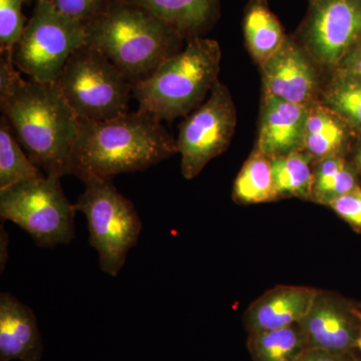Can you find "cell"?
Masks as SVG:
<instances>
[{
	"label": "cell",
	"instance_id": "obj_1",
	"mask_svg": "<svg viewBox=\"0 0 361 361\" xmlns=\"http://www.w3.org/2000/svg\"><path fill=\"white\" fill-rule=\"evenodd\" d=\"M0 110L20 146L45 175H70L80 118L56 82L23 80L13 51L0 56Z\"/></svg>",
	"mask_w": 361,
	"mask_h": 361
},
{
	"label": "cell",
	"instance_id": "obj_2",
	"mask_svg": "<svg viewBox=\"0 0 361 361\" xmlns=\"http://www.w3.org/2000/svg\"><path fill=\"white\" fill-rule=\"evenodd\" d=\"M178 153L176 140L153 116L135 113L103 121L80 120L70 175L87 182L145 171Z\"/></svg>",
	"mask_w": 361,
	"mask_h": 361
},
{
	"label": "cell",
	"instance_id": "obj_3",
	"mask_svg": "<svg viewBox=\"0 0 361 361\" xmlns=\"http://www.w3.org/2000/svg\"><path fill=\"white\" fill-rule=\"evenodd\" d=\"M85 44L103 52L132 84L144 80L184 49V37L128 0H113L106 13L85 23Z\"/></svg>",
	"mask_w": 361,
	"mask_h": 361
},
{
	"label": "cell",
	"instance_id": "obj_4",
	"mask_svg": "<svg viewBox=\"0 0 361 361\" xmlns=\"http://www.w3.org/2000/svg\"><path fill=\"white\" fill-rule=\"evenodd\" d=\"M222 51L219 42L203 37L187 39L180 52L153 73L133 84L139 111L158 121L187 116L208 99L218 82Z\"/></svg>",
	"mask_w": 361,
	"mask_h": 361
},
{
	"label": "cell",
	"instance_id": "obj_5",
	"mask_svg": "<svg viewBox=\"0 0 361 361\" xmlns=\"http://www.w3.org/2000/svg\"><path fill=\"white\" fill-rule=\"evenodd\" d=\"M54 82L80 121L103 122L129 111L132 82L90 45L71 54Z\"/></svg>",
	"mask_w": 361,
	"mask_h": 361
},
{
	"label": "cell",
	"instance_id": "obj_6",
	"mask_svg": "<svg viewBox=\"0 0 361 361\" xmlns=\"http://www.w3.org/2000/svg\"><path fill=\"white\" fill-rule=\"evenodd\" d=\"M85 185L75 210L87 218L90 244L99 254V268L109 276L116 277L128 253L139 241L141 218L111 179L90 180Z\"/></svg>",
	"mask_w": 361,
	"mask_h": 361
},
{
	"label": "cell",
	"instance_id": "obj_7",
	"mask_svg": "<svg viewBox=\"0 0 361 361\" xmlns=\"http://www.w3.org/2000/svg\"><path fill=\"white\" fill-rule=\"evenodd\" d=\"M61 178L44 175L0 190V217L32 237L40 248H54L75 238V205Z\"/></svg>",
	"mask_w": 361,
	"mask_h": 361
},
{
	"label": "cell",
	"instance_id": "obj_8",
	"mask_svg": "<svg viewBox=\"0 0 361 361\" xmlns=\"http://www.w3.org/2000/svg\"><path fill=\"white\" fill-rule=\"evenodd\" d=\"M85 44V23L59 13L51 0H39L14 47L13 61L28 78L54 82L71 54Z\"/></svg>",
	"mask_w": 361,
	"mask_h": 361
},
{
	"label": "cell",
	"instance_id": "obj_9",
	"mask_svg": "<svg viewBox=\"0 0 361 361\" xmlns=\"http://www.w3.org/2000/svg\"><path fill=\"white\" fill-rule=\"evenodd\" d=\"M236 126L237 111L230 90L218 80L208 99L180 125L176 145L185 179H194L209 161L224 153Z\"/></svg>",
	"mask_w": 361,
	"mask_h": 361
},
{
	"label": "cell",
	"instance_id": "obj_10",
	"mask_svg": "<svg viewBox=\"0 0 361 361\" xmlns=\"http://www.w3.org/2000/svg\"><path fill=\"white\" fill-rule=\"evenodd\" d=\"M295 39L318 68L334 73L361 40V0H311Z\"/></svg>",
	"mask_w": 361,
	"mask_h": 361
},
{
	"label": "cell",
	"instance_id": "obj_11",
	"mask_svg": "<svg viewBox=\"0 0 361 361\" xmlns=\"http://www.w3.org/2000/svg\"><path fill=\"white\" fill-rule=\"evenodd\" d=\"M260 68L263 96L307 108L322 102L318 66L295 37H287L282 47Z\"/></svg>",
	"mask_w": 361,
	"mask_h": 361
},
{
	"label": "cell",
	"instance_id": "obj_12",
	"mask_svg": "<svg viewBox=\"0 0 361 361\" xmlns=\"http://www.w3.org/2000/svg\"><path fill=\"white\" fill-rule=\"evenodd\" d=\"M299 324L310 348L337 355H350L357 349L360 334L357 306L334 292L318 289Z\"/></svg>",
	"mask_w": 361,
	"mask_h": 361
},
{
	"label": "cell",
	"instance_id": "obj_13",
	"mask_svg": "<svg viewBox=\"0 0 361 361\" xmlns=\"http://www.w3.org/2000/svg\"><path fill=\"white\" fill-rule=\"evenodd\" d=\"M307 106L263 96L255 149L271 160L300 151Z\"/></svg>",
	"mask_w": 361,
	"mask_h": 361
},
{
	"label": "cell",
	"instance_id": "obj_14",
	"mask_svg": "<svg viewBox=\"0 0 361 361\" xmlns=\"http://www.w3.org/2000/svg\"><path fill=\"white\" fill-rule=\"evenodd\" d=\"M318 289L278 285L251 303L244 314L248 334L283 329L300 322L314 300Z\"/></svg>",
	"mask_w": 361,
	"mask_h": 361
},
{
	"label": "cell",
	"instance_id": "obj_15",
	"mask_svg": "<svg viewBox=\"0 0 361 361\" xmlns=\"http://www.w3.org/2000/svg\"><path fill=\"white\" fill-rule=\"evenodd\" d=\"M44 343L37 316L8 292L0 294V361H39Z\"/></svg>",
	"mask_w": 361,
	"mask_h": 361
},
{
	"label": "cell",
	"instance_id": "obj_16",
	"mask_svg": "<svg viewBox=\"0 0 361 361\" xmlns=\"http://www.w3.org/2000/svg\"><path fill=\"white\" fill-rule=\"evenodd\" d=\"M167 23L185 39L202 37L219 18L221 0H128Z\"/></svg>",
	"mask_w": 361,
	"mask_h": 361
},
{
	"label": "cell",
	"instance_id": "obj_17",
	"mask_svg": "<svg viewBox=\"0 0 361 361\" xmlns=\"http://www.w3.org/2000/svg\"><path fill=\"white\" fill-rule=\"evenodd\" d=\"M348 126L336 111L318 102L308 110L302 151L316 161L342 155L348 139Z\"/></svg>",
	"mask_w": 361,
	"mask_h": 361
},
{
	"label": "cell",
	"instance_id": "obj_18",
	"mask_svg": "<svg viewBox=\"0 0 361 361\" xmlns=\"http://www.w3.org/2000/svg\"><path fill=\"white\" fill-rule=\"evenodd\" d=\"M243 32L247 49L259 66L270 59L288 37L267 0H249L244 13Z\"/></svg>",
	"mask_w": 361,
	"mask_h": 361
},
{
	"label": "cell",
	"instance_id": "obj_19",
	"mask_svg": "<svg viewBox=\"0 0 361 361\" xmlns=\"http://www.w3.org/2000/svg\"><path fill=\"white\" fill-rule=\"evenodd\" d=\"M247 348L253 361H296L310 348L299 323L249 334Z\"/></svg>",
	"mask_w": 361,
	"mask_h": 361
},
{
	"label": "cell",
	"instance_id": "obj_20",
	"mask_svg": "<svg viewBox=\"0 0 361 361\" xmlns=\"http://www.w3.org/2000/svg\"><path fill=\"white\" fill-rule=\"evenodd\" d=\"M233 199L243 205L279 199L275 190L270 158L254 149L235 180Z\"/></svg>",
	"mask_w": 361,
	"mask_h": 361
},
{
	"label": "cell",
	"instance_id": "obj_21",
	"mask_svg": "<svg viewBox=\"0 0 361 361\" xmlns=\"http://www.w3.org/2000/svg\"><path fill=\"white\" fill-rule=\"evenodd\" d=\"M312 161L302 149L273 159V178L279 198L297 197L310 200L314 176Z\"/></svg>",
	"mask_w": 361,
	"mask_h": 361
},
{
	"label": "cell",
	"instance_id": "obj_22",
	"mask_svg": "<svg viewBox=\"0 0 361 361\" xmlns=\"http://www.w3.org/2000/svg\"><path fill=\"white\" fill-rule=\"evenodd\" d=\"M356 187L355 172L344 157H327L316 161L310 200L329 206Z\"/></svg>",
	"mask_w": 361,
	"mask_h": 361
},
{
	"label": "cell",
	"instance_id": "obj_23",
	"mask_svg": "<svg viewBox=\"0 0 361 361\" xmlns=\"http://www.w3.org/2000/svg\"><path fill=\"white\" fill-rule=\"evenodd\" d=\"M44 176L16 140L6 116L0 118V190Z\"/></svg>",
	"mask_w": 361,
	"mask_h": 361
},
{
	"label": "cell",
	"instance_id": "obj_24",
	"mask_svg": "<svg viewBox=\"0 0 361 361\" xmlns=\"http://www.w3.org/2000/svg\"><path fill=\"white\" fill-rule=\"evenodd\" d=\"M322 102L348 125L361 128V78L334 75L322 89Z\"/></svg>",
	"mask_w": 361,
	"mask_h": 361
},
{
	"label": "cell",
	"instance_id": "obj_25",
	"mask_svg": "<svg viewBox=\"0 0 361 361\" xmlns=\"http://www.w3.org/2000/svg\"><path fill=\"white\" fill-rule=\"evenodd\" d=\"M28 0H0V51H13L26 26L23 6Z\"/></svg>",
	"mask_w": 361,
	"mask_h": 361
},
{
	"label": "cell",
	"instance_id": "obj_26",
	"mask_svg": "<svg viewBox=\"0 0 361 361\" xmlns=\"http://www.w3.org/2000/svg\"><path fill=\"white\" fill-rule=\"evenodd\" d=\"M65 16L82 23L96 20L106 13L113 0H51Z\"/></svg>",
	"mask_w": 361,
	"mask_h": 361
},
{
	"label": "cell",
	"instance_id": "obj_27",
	"mask_svg": "<svg viewBox=\"0 0 361 361\" xmlns=\"http://www.w3.org/2000/svg\"><path fill=\"white\" fill-rule=\"evenodd\" d=\"M341 218L357 231H361V188L357 186L342 195L329 205Z\"/></svg>",
	"mask_w": 361,
	"mask_h": 361
},
{
	"label": "cell",
	"instance_id": "obj_28",
	"mask_svg": "<svg viewBox=\"0 0 361 361\" xmlns=\"http://www.w3.org/2000/svg\"><path fill=\"white\" fill-rule=\"evenodd\" d=\"M334 75L361 78V40L341 61Z\"/></svg>",
	"mask_w": 361,
	"mask_h": 361
},
{
	"label": "cell",
	"instance_id": "obj_29",
	"mask_svg": "<svg viewBox=\"0 0 361 361\" xmlns=\"http://www.w3.org/2000/svg\"><path fill=\"white\" fill-rule=\"evenodd\" d=\"M350 355H337L318 348H308L296 361H349Z\"/></svg>",
	"mask_w": 361,
	"mask_h": 361
},
{
	"label": "cell",
	"instance_id": "obj_30",
	"mask_svg": "<svg viewBox=\"0 0 361 361\" xmlns=\"http://www.w3.org/2000/svg\"><path fill=\"white\" fill-rule=\"evenodd\" d=\"M1 229H0V268H1V273L4 272V268L6 267L7 261V244H8V236H7V232L4 229V224L1 225Z\"/></svg>",
	"mask_w": 361,
	"mask_h": 361
},
{
	"label": "cell",
	"instance_id": "obj_31",
	"mask_svg": "<svg viewBox=\"0 0 361 361\" xmlns=\"http://www.w3.org/2000/svg\"><path fill=\"white\" fill-rule=\"evenodd\" d=\"M357 315H358V318H360V338H358V342H357V349H360V351L361 353V310L358 307H357Z\"/></svg>",
	"mask_w": 361,
	"mask_h": 361
},
{
	"label": "cell",
	"instance_id": "obj_32",
	"mask_svg": "<svg viewBox=\"0 0 361 361\" xmlns=\"http://www.w3.org/2000/svg\"><path fill=\"white\" fill-rule=\"evenodd\" d=\"M349 361H361V357H357V356L353 353V355H351L350 360H349Z\"/></svg>",
	"mask_w": 361,
	"mask_h": 361
},
{
	"label": "cell",
	"instance_id": "obj_33",
	"mask_svg": "<svg viewBox=\"0 0 361 361\" xmlns=\"http://www.w3.org/2000/svg\"><path fill=\"white\" fill-rule=\"evenodd\" d=\"M360 168H361V152L360 154Z\"/></svg>",
	"mask_w": 361,
	"mask_h": 361
},
{
	"label": "cell",
	"instance_id": "obj_34",
	"mask_svg": "<svg viewBox=\"0 0 361 361\" xmlns=\"http://www.w3.org/2000/svg\"><path fill=\"white\" fill-rule=\"evenodd\" d=\"M357 307L360 308V310H361V302L358 304Z\"/></svg>",
	"mask_w": 361,
	"mask_h": 361
},
{
	"label": "cell",
	"instance_id": "obj_35",
	"mask_svg": "<svg viewBox=\"0 0 361 361\" xmlns=\"http://www.w3.org/2000/svg\"><path fill=\"white\" fill-rule=\"evenodd\" d=\"M28 1H32V0H28ZM35 2L39 1V0H35Z\"/></svg>",
	"mask_w": 361,
	"mask_h": 361
},
{
	"label": "cell",
	"instance_id": "obj_36",
	"mask_svg": "<svg viewBox=\"0 0 361 361\" xmlns=\"http://www.w3.org/2000/svg\"><path fill=\"white\" fill-rule=\"evenodd\" d=\"M310 1H311V0H310Z\"/></svg>",
	"mask_w": 361,
	"mask_h": 361
}]
</instances>
